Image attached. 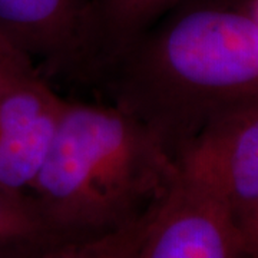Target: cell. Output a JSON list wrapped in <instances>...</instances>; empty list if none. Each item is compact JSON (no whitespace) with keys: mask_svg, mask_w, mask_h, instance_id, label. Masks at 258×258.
Returning <instances> with one entry per match:
<instances>
[{"mask_svg":"<svg viewBox=\"0 0 258 258\" xmlns=\"http://www.w3.org/2000/svg\"><path fill=\"white\" fill-rule=\"evenodd\" d=\"M112 103L176 154L214 113L258 98L252 0H181L102 69Z\"/></svg>","mask_w":258,"mask_h":258,"instance_id":"cell-1","label":"cell"},{"mask_svg":"<svg viewBox=\"0 0 258 258\" xmlns=\"http://www.w3.org/2000/svg\"><path fill=\"white\" fill-rule=\"evenodd\" d=\"M175 174L165 145L129 112L64 99L28 195L57 238H81L138 217Z\"/></svg>","mask_w":258,"mask_h":258,"instance_id":"cell-2","label":"cell"},{"mask_svg":"<svg viewBox=\"0 0 258 258\" xmlns=\"http://www.w3.org/2000/svg\"><path fill=\"white\" fill-rule=\"evenodd\" d=\"M29 57L0 53V188L29 194L46 158L63 106Z\"/></svg>","mask_w":258,"mask_h":258,"instance_id":"cell-3","label":"cell"},{"mask_svg":"<svg viewBox=\"0 0 258 258\" xmlns=\"http://www.w3.org/2000/svg\"><path fill=\"white\" fill-rule=\"evenodd\" d=\"M176 172L225 204L235 220L258 204V98L205 120L175 157Z\"/></svg>","mask_w":258,"mask_h":258,"instance_id":"cell-4","label":"cell"},{"mask_svg":"<svg viewBox=\"0 0 258 258\" xmlns=\"http://www.w3.org/2000/svg\"><path fill=\"white\" fill-rule=\"evenodd\" d=\"M138 258H251L231 210L178 172L152 204Z\"/></svg>","mask_w":258,"mask_h":258,"instance_id":"cell-5","label":"cell"},{"mask_svg":"<svg viewBox=\"0 0 258 258\" xmlns=\"http://www.w3.org/2000/svg\"><path fill=\"white\" fill-rule=\"evenodd\" d=\"M0 35L50 74H98L93 0H0Z\"/></svg>","mask_w":258,"mask_h":258,"instance_id":"cell-6","label":"cell"},{"mask_svg":"<svg viewBox=\"0 0 258 258\" xmlns=\"http://www.w3.org/2000/svg\"><path fill=\"white\" fill-rule=\"evenodd\" d=\"M179 2L93 0L95 49L99 71L102 72L113 56Z\"/></svg>","mask_w":258,"mask_h":258,"instance_id":"cell-7","label":"cell"},{"mask_svg":"<svg viewBox=\"0 0 258 258\" xmlns=\"http://www.w3.org/2000/svg\"><path fill=\"white\" fill-rule=\"evenodd\" d=\"M152 204L138 217L113 230L81 238L53 240L18 258H138Z\"/></svg>","mask_w":258,"mask_h":258,"instance_id":"cell-8","label":"cell"},{"mask_svg":"<svg viewBox=\"0 0 258 258\" xmlns=\"http://www.w3.org/2000/svg\"><path fill=\"white\" fill-rule=\"evenodd\" d=\"M53 240L59 238L30 195L0 188V258H18Z\"/></svg>","mask_w":258,"mask_h":258,"instance_id":"cell-9","label":"cell"},{"mask_svg":"<svg viewBox=\"0 0 258 258\" xmlns=\"http://www.w3.org/2000/svg\"><path fill=\"white\" fill-rule=\"evenodd\" d=\"M242 245L251 258H258V204L237 218Z\"/></svg>","mask_w":258,"mask_h":258,"instance_id":"cell-10","label":"cell"},{"mask_svg":"<svg viewBox=\"0 0 258 258\" xmlns=\"http://www.w3.org/2000/svg\"><path fill=\"white\" fill-rule=\"evenodd\" d=\"M8 46H12V45H9V43L2 37V35H0V53H2V52H3V50H5Z\"/></svg>","mask_w":258,"mask_h":258,"instance_id":"cell-11","label":"cell"},{"mask_svg":"<svg viewBox=\"0 0 258 258\" xmlns=\"http://www.w3.org/2000/svg\"><path fill=\"white\" fill-rule=\"evenodd\" d=\"M252 6H254V12H255L258 18V0H252Z\"/></svg>","mask_w":258,"mask_h":258,"instance_id":"cell-12","label":"cell"}]
</instances>
